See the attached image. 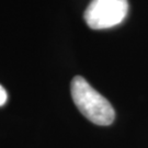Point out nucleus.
Returning <instances> with one entry per match:
<instances>
[{"label":"nucleus","mask_w":148,"mask_h":148,"mask_svg":"<svg viewBox=\"0 0 148 148\" xmlns=\"http://www.w3.org/2000/svg\"><path fill=\"white\" fill-rule=\"evenodd\" d=\"M71 98L78 110L92 123L106 126L114 121L115 112L111 103L93 89L84 77L76 76L73 79Z\"/></svg>","instance_id":"nucleus-1"},{"label":"nucleus","mask_w":148,"mask_h":148,"mask_svg":"<svg viewBox=\"0 0 148 148\" xmlns=\"http://www.w3.org/2000/svg\"><path fill=\"white\" fill-rule=\"evenodd\" d=\"M127 11V0H92L85 11V20L93 30L110 29L126 18Z\"/></svg>","instance_id":"nucleus-2"},{"label":"nucleus","mask_w":148,"mask_h":148,"mask_svg":"<svg viewBox=\"0 0 148 148\" xmlns=\"http://www.w3.org/2000/svg\"><path fill=\"white\" fill-rule=\"evenodd\" d=\"M8 99V95H7V91L5 90V88L0 85V106H3Z\"/></svg>","instance_id":"nucleus-3"}]
</instances>
